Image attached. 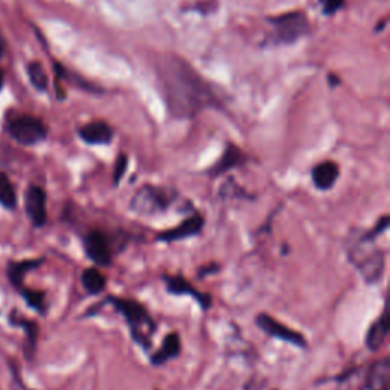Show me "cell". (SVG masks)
<instances>
[{
  "label": "cell",
  "instance_id": "cell-1",
  "mask_svg": "<svg viewBox=\"0 0 390 390\" xmlns=\"http://www.w3.org/2000/svg\"><path fill=\"white\" fill-rule=\"evenodd\" d=\"M157 75L171 115L190 119L201 111L218 106V96L197 71L182 58L168 57L157 65Z\"/></svg>",
  "mask_w": 390,
  "mask_h": 390
},
{
  "label": "cell",
  "instance_id": "cell-2",
  "mask_svg": "<svg viewBox=\"0 0 390 390\" xmlns=\"http://www.w3.org/2000/svg\"><path fill=\"white\" fill-rule=\"evenodd\" d=\"M377 236L369 231H354L346 241V252L352 266L360 271L367 284H378L386 268L385 252L374 247Z\"/></svg>",
  "mask_w": 390,
  "mask_h": 390
},
{
  "label": "cell",
  "instance_id": "cell-3",
  "mask_svg": "<svg viewBox=\"0 0 390 390\" xmlns=\"http://www.w3.org/2000/svg\"><path fill=\"white\" fill-rule=\"evenodd\" d=\"M106 303L113 306L117 314L124 317L135 343L141 346L144 351H150L152 346V334L156 332L157 325L150 316L148 310L141 302L128 297L108 296Z\"/></svg>",
  "mask_w": 390,
  "mask_h": 390
},
{
  "label": "cell",
  "instance_id": "cell-4",
  "mask_svg": "<svg viewBox=\"0 0 390 390\" xmlns=\"http://www.w3.org/2000/svg\"><path fill=\"white\" fill-rule=\"evenodd\" d=\"M174 198H176V194L166 187L144 185L131 197L130 209L141 217H154V215L168 211L174 203Z\"/></svg>",
  "mask_w": 390,
  "mask_h": 390
},
{
  "label": "cell",
  "instance_id": "cell-5",
  "mask_svg": "<svg viewBox=\"0 0 390 390\" xmlns=\"http://www.w3.org/2000/svg\"><path fill=\"white\" fill-rule=\"evenodd\" d=\"M267 22L275 30V43L291 45L310 32V22L302 11H290L281 16L270 17Z\"/></svg>",
  "mask_w": 390,
  "mask_h": 390
},
{
  "label": "cell",
  "instance_id": "cell-6",
  "mask_svg": "<svg viewBox=\"0 0 390 390\" xmlns=\"http://www.w3.org/2000/svg\"><path fill=\"white\" fill-rule=\"evenodd\" d=\"M6 133L17 144L32 146L43 142L47 137V128L45 122L32 115H19L6 122Z\"/></svg>",
  "mask_w": 390,
  "mask_h": 390
},
{
  "label": "cell",
  "instance_id": "cell-7",
  "mask_svg": "<svg viewBox=\"0 0 390 390\" xmlns=\"http://www.w3.org/2000/svg\"><path fill=\"white\" fill-rule=\"evenodd\" d=\"M255 322L264 334H267L268 337H273L284 341V343H288L292 346H297L299 349H306V339L303 334H301L296 330L288 328L287 325H284L279 320H276L275 317H271L267 312H260L256 316Z\"/></svg>",
  "mask_w": 390,
  "mask_h": 390
},
{
  "label": "cell",
  "instance_id": "cell-8",
  "mask_svg": "<svg viewBox=\"0 0 390 390\" xmlns=\"http://www.w3.org/2000/svg\"><path fill=\"white\" fill-rule=\"evenodd\" d=\"M82 246H84L86 256L98 267L110 266L113 255H111V246L107 233L98 231V229L96 231H90L82 238Z\"/></svg>",
  "mask_w": 390,
  "mask_h": 390
},
{
  "label": "cell",
  "instance_id": "cell-9",
  "mask_svg": "<svg viewBox=\"0 0 390 390\" xmlns=\"http://www.w3.org/2000/svg\"><path fill=\"white\" fill-rule=\"evenodd\" d=\"M163 282H165L166 291H168L170 295H172V296H191L194 301L200 305L201 310H203V311L211 310L212 296L207 295V292L198 291L190 281H186L183 276L165 275Z\"/></svg>",
  "mask_w": 390,
  "mask_h": 390
},
{
  "label": "cell",
  "instance_id": "cell-10",
  "mask_svg": "<svg viewBox=\"0 0 390 390\" xmlns=\"http://www.w3.org/2000/svg\"><path fill=\"white\" fill-rule=\"evenodd\" d=\"M25 209L32 225L43 227L47 222V194L38 185H31L25 194Z\"/></svg>",
  "mask_w": 390,
  "mask_h": 390
},
{
  "label": "cell",
  "instance_id": "cell-11",
  "mask_svg": "<svg viewBox=\"0 0 390 390\" xmlns=\"http://www.w3.org/2000/svg\"><path fill=\"white\" fill-rule=\"evenodd\" d=\"M205 227V217L195 212L191 217L185 218L182 222H179L176 227L168 229L157 233L156 240L159 242H177L191 238V236H197L201 233Z\"/></svg>",
  "mask_w": 390,
  "mask_h": 390
},
{
  "label": "cell",
  "instance_id": "cell-12",
  "mask_svg": "<svg viewBox=\"0 0 390 390\" xmlns=\"http://www.w3.org/2000/svg\"><path fill=\"white\" fill-rule=\"evenodd\" d=\"M246 163V154L238 148V146L233 144H229L226 146V150L222 151L221 157L215 162L211 168L206 171L207 176L214 177H220L222 174L229 172L231 170L238 168V166Z\"/></svg>",
  "mask_w": 390,
  "mask_h": 390
},
{
  "label": "cell",
  "instance_id": "cell-13",
  "mask_svg": "<svg viewBox=\"0 0 390 390\" xmlns=\"http://www.w3.org/2000/svg\"><path fill=\"white\" fill-rule=\"evenodd\" d=\"M78 136L87 145H108L113 141L115 131L107 122L93 121L78 130Z\"/></svg>",
  "mask_w": 390,
  "mask_h": 390
},
{
  "label": "cell",
  "instance_id": "cell-14",
  "mask_svg": "<svg viewBox=\"0 0 390 390\" xmlns=\"http://www.w3.org/2000/svg\"><path fill=\"white\" fill-rule=\"evenodd\" d=\"M340 177V166L332 162V160H325V162L316 165L311 171L312 185L319 191H330L337 183Z\"/></svg>",
  "mask_w": 390,
  "mask_h": 390
},
{
  "label": "cell",
  "instance_id": "cell-15",
  "mask_svg": "<svg viewBox=\"0 0 390 390\" xmlns=\"http://www.w3.org/2000/svg\"><path fill=\"white\" fill-rule=\"evenodd\" d=\"M390 378V360L389 357L381 358L369 367L366 381L360 390H389Z\"/></svg>",
  "mask_w": 390,
  "mask_h": 390
},
{
  "label": "cell",
  "instance_id": "cell-16",
  "mask_svg": "<svg viewBox=\"0 0 390 390\" xmlns=\"http://www.w3.org/2000/svg\"><path fill=\"white\" fill-rule=\"evenodd\" d=\"M45 262V257H34V260L23 261H11L6 267V276H8L12 287L17 291L25 287V277L30 271L38 268Z\"/></svg>",
  "mask_w": 390,
  "mask_h": 390
},
{
  "label": "cell",
  "instance_id": "cell-17",
  "mask_svg": "<svg viewBox=\"0 0 390 390\" xmlns=\"http://www.w3.org/2000/svg\"><path fill=\"white\" fill-rule=\"evenodd\" d=\"M180 354H182V339L177 332H170L165 336L160 349L151 355L150 361L152 366H163L168 361L177 358Z\"/></svg>",
  "mask_w": 390,
  "mask_h": 390
},
{
  "label": "cell",
  "instance_id": "cell-18",
  "mask_svg": "<svg viewBox=\"0 0 390 390\" xmlns=\"http://www.w3.org/2000/svg\"><path fill=\"white\" fill-rule=\"evenodd\" d=\"M387 334H389V317H387V311H385L378 319L374 320L371 326H369L365 337V343L367 349L371 352H377L382 346V343L386 341Z\"/></svg>",
  "mask_w": 390,
  "mask_h": 390
},
{
  "label": "cell",
  "instance_id": "cell-19",
  "mask_svg": "<svg viewBox=\"0 0 390 390\" xmlns=\"http://www.w3.org/2000/svg\"><path fill=\"white\" fill-rule=\"evenodd\" d=\"M10 323L12 326H19V328L23 330L25 336H26V357L31 358L37 346L38 325L34 322V320L20 316L17 311H12L10 314Z\"/></svg>",
  "mask_w": 390,
  "mask_h": 390
},
{
  "label": "cell",
  "instance_id": "cell-20",
  "mask_svg": "<svg viewBox=\"0 0 390 390\" xmlns=\"http://www.w3.org/2000/svg\"><path fill=\"white\" fill-rule=\"evenodd\" d=\"M81 284L84 290L89 295H100L104 290H106L107 285V277L104 276L100 270L96 267H89L81 275Z\"/></svg>",
  "mask_w": 390,
  "mask_h": 390
},
{
  "label": "cell",
  "instance_id": "cell-21",
  "mask_svg": "<svg viewBox=\"0 0 390 390\" xmlns=\"http://www.w3.org/2000/svg\"><path fill=\"white\" fill-rule=\"evenodd\" d=\"M0 205L6 209H16L17 206L16 187L5 172H0Z\"/></svg>",
  "mask_w": 390,
  "mask_h": 390
},
{
  "label": "cell",
  "instance_id": "cell-22",
  "mask_svg": "<svg viewBox=\"0 0 390 390\" xmlns=\"http://www.w3.org/2000/svg\"><path fill=\"white\" fill-rule=\"evenodd\" d=\"M26 72H27V78H30L31 84L36 87L40 92H45L47 89V75L45 72L43 66L38 61H31L30 65L26 66Z\"/></svg>",
  "mask_w": 390,
  "mask_h": 390
},
{
  "label": "cell",
  "instance_id": "cell-23",
  "mask_svg": "<svg viewBox=\"0 0 390 390\" xmlns=\"http://www.w3.org/2000/svg\"><path fill=\"white\" fill-rule=\"evenodd\" d=\"M22 297L25 299V302L34 308L36 311H38L40 314H45L46 312V295L45 291L40 290H31V288H22L19 291Z\"/></svg>",
  "mask_w": 390,
  "mask_h": 390
},
{
  "label": "cell",
  "instance_id": "cell-24",
  "mask_svg": "<svg viewBox=\"0 0 390 390\" xmlns=\"http://www.w3.org/2000/svg\"><path fill=\"white\" fill-rule=\"evenodd\" d=\"M127 168H128V156L121 152V154L117 156V159H116L115 170H113V185L115 186L121 183V180L124 179L125 172H127Z\"/></svg>",
  "mask_w": 390,
  "mask_h": 390
},
{
  "label": "cell",
  "instance_id": "cell-25",
  "mask_svg": "<svg viewBox=\"0 0 390 390\" xmlns=\"http://www.w3.org/2000/svg\"><path fill=\"white\" fill-rule=\"evenodd\" d=\"M320 2L323 5V12L326 16L339 11L345 5V0H320Z\"/></svg>",
  "mask_w": 390,
  "mask_h": 390
},
{
  "label": "cell",
  "instance_id": "cell-26",
  "mask_svg": "<svg viewBox=\"0 0 390 390\" xmlns=\"http://www.w3.org/2000/svg\"><path fill=\"white\" fill-rule=\"evenodd\" d=\"M328 80H330V82H331V86H332V87H336V86H339V82H340V80L337 78V76H334V75H330V76H328Z\"/></svg>",
  "mask_w": 390,
  "mask_h": 390
},
{
  "label": "cell",
  "instance_id": "cell-27",
  "mask_svg": "<svg viewBox=\"0 0 390 390\" xmlns=\"http://www.w3.org/2000/svg\"><path fill=\"white\" fill-rule=\"evenodd\" d=\"M5 160V154H3V148H2V145H0V162H3Z\"/></svg>",
  "mask_w": 390,
  "mask_h": 390
},
{
  "label": "cell",
  "instance_id": "cell-28",
  "mask_svg": "<svg viewBox=\"0 0 390 390\" xmlns=\"http://www.w3.org/2000/svg\"><path fill=\"white\" fill-rule=\"evenodd\" d=\"M3 46H5V43H3V37H2V34H0V52L3 51Z\"/></svg>",
  "mask_w": 390,
  "mask_h": 390
},
{
  "label": "cell",
  "instance_id": "cell-29",
  "mask_svg": "<svg viewBox=\"0 0 390 390\" xmlns=\"http://www.w3.org/2000/svg\"><path fill=\"white\" fill-rule=\"evenodd\" d=\"M2 87H3V75L0 72V90H2Z\"/></svg>",
  "mask_w": 390,
  "mask_h": 390
}]
</instances>
